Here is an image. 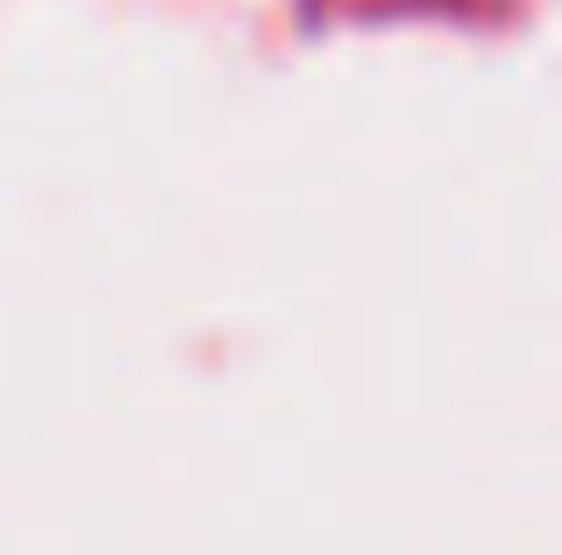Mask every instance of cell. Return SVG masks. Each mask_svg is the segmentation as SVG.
Returning a JSON list of instances; mask_svg holds the SVG:
<instances>
[]
</instances>
